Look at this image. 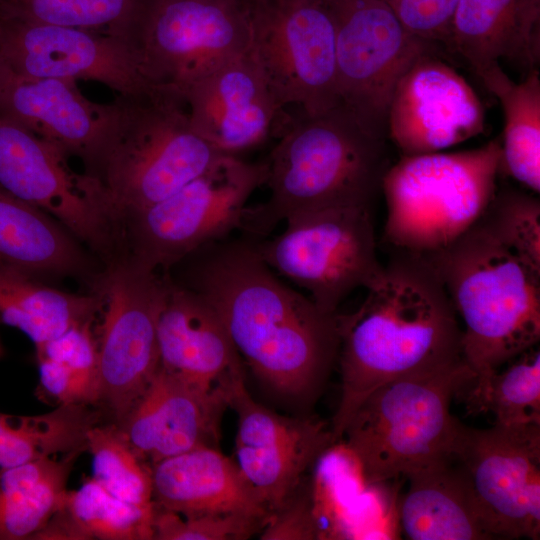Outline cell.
<instances>
[{
    "mask_svg": "<svg viewBox=\"0 0 540 540\" xmlns=\"http://www.w3.org/2000/svg\"><path fill=\"white\" fill-rule=\"evenodd\" d=\"M169 279L129 257L100 282L98 399L118 422L159 369L157 327Z\"/></svg>",
    "mask_w": 540,
    "mask_h": 540,
    "instance_id": "cell-12",
    "label": "cell"
},
{
    "mask_svg": "<svg viewBox=\"0 0 540 540\" xmlns=\"http://www.w3.org/2000/svg\"><path fill=\"white\" fill-rule=\"evenodd\" d=\"M337 27L338 105L372 136L387 138L394 89L437 45L410 33L382 0H329Z\"/></svg>",
    "mask_w": 540,
    "mask_h": 540,
    "instance_id": "cell-13",
    "label": "cell"
},
{
    "mask_svg": "<svg viewBox=\"0 0 540 540\" xmlns=\"http://www.w3.org/2000/svg\"><path fill=\"white\" fill-rule=\"evenodd\" d=\"M266 163L268 199L246 207L240 230L251 239L270 235L300 213L368 205L387 170L385 140L365 131L343 107L284 121Z\"/></svg>",
    "mask_w": 540,
    "mask_h": 540,
    "instance_id": "cell-3",
    "label": "cell"
},
{
    "mask_svg": "<svg viewBox=\"0 0 540 540\" xmlns=\"http://www.w3.org/2000/svg\"><path fill=\"white\" fill-rule=\"evenodd\" d=\"M227 378L207 388L159 367L115 423L136 455L150 466L197 447H215L228 406Z\"/></svg>",
    "mask_w": 540,
    "mask_h": 540,
    "instance_id": "cell-19",
    "label": "cell"
},
{
    "mask_svg": "<svg viewBox=\"0 0 540 540\" xmlns=\"http://www.w3.org/2000/svg\"><path fill=\"white\" fill-rule=\"evenodd\" d=\"M82 453L42 458L0 472V540L34 539L61 507Z\"/></svg>",
    "mask_w": 540,
    "mask_h": 540,
    "instance_id": "cell-29",
    "label": "cell"
},
{
    "mask_svg": "<svg viewBox=\"0 0 540 540\" xmlns=\"http://www.w3.org/2000/svg\"><path fill=\"white\" fill-rule=\"evenodd\" d=\"M190 289L215 310L241 360L277 393L309 397L339 351L337 313L281 281L248 237L198 251Z\"/></svg>",
    "mask_w": 540,
    "mask_h": 540,
    "instance_id": "cell-1",
    "label": "cell"
},
{
    "mask_svg": "<svg viewBox=\"0 0 540 540\" xmlns=\"http://www.w3.org/2000/svg\"><path fill=\"white\" fill-rule=\"evenodd\" d=\"M153 501L183 516L270 513L237 464L216 447L201 446L151 466Z\"/></svg>",
    "mask_w": 540,
    "mask_h": 540,
    "instance_id": "cell-24",
    "label": "cell"
},
{
    "mask_svg": "<svg viewBox=\"0 0 540 540\" xmlns=\"http://www.w3.org/2000/svg\"><path fill=\"white\" fill-rule=\"evenodd\" d=\"M250 35L249 0H143L129 44L149 84L182 96L247 52Z\"/></svg>",
    "mask_w": 540,
    "mask_h": 540,
    "instance_id": "cell-10",
    "label": "cell"
},
{
    "mask_svg": "<svg viewBox=\"0 0 540 540\" xmlns=\"http://www.w3.org/2000/svg\"><path fill=\"white\" fill-rule=\"evenodd\" d=\"M266 521L241 514L183 516L155 505L153 539L241 540L262 530Z\"/></svg>",
    "mask_w": 540,
    "mask_h": 540,
    "instance_id": "cell-36",
    "label": "cell"
},
{
    "mask_svg": "<svg viewBox=\"0 0 540 540\" xmlns=\"http://www.w3.org/2000/svg\"><path fill=\"white\" fill-rule=\"evenodd\" d=\"M0 263L40 279L76 274L86 258L52 216L0 188Z\"/></svg>",
    "mask_w": 540,
    "mask_h": 540,
    "instance_id": "cell-27",
    "label": "cell"
},
{
    "mask_svg": "<svg viewBox=\"0 0 540 540\" xmlns=\"http://www.w3.org/2000/svg\"><path fill=\"white\" fill-rule=\"evenodd\" d=\"M0 58L25 76L96 81L120 96L156 88L129 42L108 34L0 18Z\"/></svg>",
    "mask_w": 540,
    "mask_h": 540,
    "instance_id": "cell-17",
    "label": "cell"
},
{
    "mask_svg": "<svg viewBox=\"0 0 540 540\" xmlns=\"http://www.w3.org/2000/svg\"><path fill=\"white\" fill-rule=\"evenodd\" d=\"M474 380L462 359L387 382L370 393L342 435L367 482L407 478L452 458L463 423L451 414L450 405Z\"/></svg>",
    "mask_w": 540,
    "mask_h": 540,
    "instance_id": "cell-6",
    "label": "cell"
},
{
    "mask_svg": "<svg viewBox=\"0 0 540 540\" xmlns=\"http://www.w3.org/2000/svg\"><path fill=\"white\" fill-rule=\"evenodd\" d=\"M42 389L59 405H97L95 391L58 361L36 355Z\"/></svg>",
    "mask_w": 540,
    "mask_h": 540,
    "instance_id": "cell-40",
    "label": "cell"
},
{
    "mask_svg": "<svg viewBox=\"0 0 540 540\" xmlns=\"http://www.w3.org/2000/svg\"><path fill=\"white\" fill-rule=\"evenodd\" d=\"M450 50L475 73L505 60L526 75L540 62V0H459Z\"/></svg>",
    "mask_w": 540,
    "mask_h": 540,
    "instance_id": "cell-25",
    "label": "cell"
},
{
    "mask_svg": "<svg viewBox=\"0 0 540 540\" xmlns=\"http://www.w3.org/2000/svg\"><path fill=\"white\" fill-rule=\"evenodd\" d=\"M226 385L228 406L238 418L235 462L271 515L294 496L310 465L334 443L331 430L319 420L283 416L253 400L243 368Z\"/></svg>",
    "mask_w": 540,
    "mask_h": 540,
    "instance_id": "cell-16",
    "label": "cell"
},
{
    "mask_svg": "<svg viewBox=\"0 0 540 540\" xmlns=\"http://www.w3.org/2000/svg\"><path fill=\"white\" fill-rule=\"evenodd\" d=\"M266 163L222 156L165 199L127 215L126 238L136 263L167 269L241 227L247 201L265 184Z\"/></svg>",
    "mask_w": 540,
    "mask_h": 540,
    "instance_id": "cell-8",
    "label": "cell"
},
{
    "mask_svg": "<svg viewBox=\"0 0 540 540\" xmlns=\"http://www.w3.org/2000/svg\"><path fill=\"white\" fill-rule=\"evenodd\" d=\"M413 35L450 49L452 20L459 0H382Z\"/></svg>",
    "mask_w": 540,
    "mask_h": 540,
    "instance_id": "cell-38",
    "label": "cell"
},
{
    "mask_svg": "<svg viewBox=\"0 0 540 540\" xmlns=\"http://www.w3.org/2000/svg\"><path fill=\"white\" fill-rule=\"evenodd\" d=\"M92 456V478L115 497L151 508L152 469L133 451L117 424H96L87 432Z\"/></svg>",
    "mask_w": 540,
    "mask_h": 540,
    "instance_id": "cell-34",
    "label": "cell"
},
{
    "mask_svg": "<svg viewBox=\"0 0 540 540\" xmlns=\"http://www.w3.org/2000/svg\"><path fill=\"white\" fill-rule=\"evenodd\" d=\"M272 239H253L264 262L304 289L317 307L336 314L353 290L381 273L368 205L317 209L288 218Z\"/></svg>",
    "mask_w": 540,
    "mask_h": 540,
    "instance_id": "cell-9",
    "label": "cell"
},
{
    "mask_svg": "<svg viewBox=\"0 0 540 540\" xmlns=\"http://www.w3.org/2000/svg\"><path fill=\"white\" fill-rule=\"evenodd\" d=\"M499 100L504 114L501 168L533 193L540 192V74L512 80L494 62L476 73Z\"/></svg>",
    "mask_w": 540,
    "mask_h": 540,
    "instance_id": "cell-31",
    "label": "cell"
},
{
    "mask_svg": "<svg viewBox=\"0 0 540 540\" xmlns=\"http://www.w3.org/2000/svg\"><path fill=\"white\" fill-rule=\"evenodd\" d=\"M397 502L400 534L411 540H487L454 458L407 477Z\"/></svg>",
    "mask_w": 540,
    "mask_h": 540,
    "instance_id": "cell-26",
    "label": "cell"
},
{
    "mask_svg": "<svg viewBox=\"0 0 540 540\" xmlns=\"http://www.w3.org/2000/svg\"><path fill=\"white\" fill-rule=\"evenodd\" d=\"M4 0H0V3L3 2Z\"/></svg>",
    "mask_w": 540,
    "mask_h": 540,
    "instance_id": "cell-41",
    "label": "cell"
},
{
    "mask_svg": "<svg viewBox=\"0 0 540 540\" xmlns=\"http://www.w3.org/2000/svg\"><path fill=\"white\" fill-rule=\"evenodd\" d=\"M94 319L77 324L58 337L36 346V355L60 362L89 385L98 399V343Z\"/></svg>",
    "mask_w": 540,
    "mask_h": 540,
    "instance_id": "cell-37",
    "label": "cell"
},
{
    "mask_svg": "<svg viewBox=\"0 0 540 540\" xmlns=\"http://www.w3.org/2000/svg\"><path fill=\"white\" fill-rule=\"evenodd\" d=\"M480 387L468 386L470 414L491 413L500 426L540 425V352L536 346L510 361Z\"/></svg>",
    "mask_w": 540,
    "mask_h": 540,
    "instance_id": "cell-32",
    "label": "cell"
},
{
    "mask_svg": "<svg viewBox=\"0 0 540 540\" xmlns=\"http://www.w3.org/2000/svg\"><path fill=\"white\" fill-rule=\"evenodd\" d=\"M160 368L211 388L242 360L211 305L187 286L170 279L157 327Z\"/></svg>",
    "mask_w": 540,
    "mask_h": 540,
    "instance_id": "cell-23",
    "label": "cell"
},
{
    "mask_svg": "<svg viewBox=\"0 0 540 540\" xmlns=\"http://www.w3.org/2000/svg\"><path fill=\"white\" fill-rule=\"evenodd\" d=\"M109 104L86 98L76 82L16 73L0 58V117L85 161L105 125Z\"/></svg>",
    "mask_w": 540,
    "mask_h": 540,
    "instance_id": "cell-22",
    "label": "cell"
},
{
    "mask_svg": "<svg viewBox=\"0 0 540 540\" xmlns=\"http://www.w3.org/2000/svg\"><path fill=\"white\" fill-rule=\"evenodd\" d=\"M478 222L540 274V201L536 194L512 188L496 191Z\"/></svg>",
    "mask_w": 540,
    "mask_h": 540,
    "instance_id": "cell-35",
    "label": "cell"
},
{
    "mask_svg": "<svg viewBox=\"0 0 540 540\" xmlns=\"http://www.w3.org/2000/svg\"><path fill=\"white\" fill-rule=\"evenodd\" d=\"M464 323L462 357L480 387L540 339V274L479 222L450 246L423 256Z\"/></svg>",
    "mask_w": 540,
    "mask_h": 540,
    "instance_id": "cell-5",
    "label": "cell"
},
{
    "mask_svg": "<svg viewBox=\"0 0 540 540\" xmlns=\"http://www.w3.org/2000/svg\"><path fill=\"white\" fill-rule=\"evenodd\" d=\"M301 486L282 508L268 517L261 539H318L310 488L302 491Z\"/></svg>",
    "mask_w": 540,
    "mask_h": 540,
    "instance_id": "cell-39",
    "label": "cell"
},
{
    "mask_svg": "<svg viewBox=\"0 0 540 540\" xmlns=\"http://www.w3.org/2000/svg\"><path fill=\"white\" fill-rule=\"evenodd\" d=\"M182 97L192 128L226 156L263 143L285 120L249 50L194 82Z\"/></svg>",
    "mask_w": 540,
    "mask_h": 540,
    "instance_id": "cell-20",
    "label": "cell"
},
{
    "mask_svg": "<svg viewBox=\"0 0 540 540\" xmlns=\"http://www.w3.org/2000/svg\"><path fill=\"white\" fill-rule=\"evenodd\" d=\"M67 158L54 144L0 117V188L109 256L121 231L118 219L97 181L74 172Z\"/></svg>",
    "mask_w": 540,
    "mask_h": 540,
    "instance_id": "cell-15",
    "label": "cell"
},
{
    "mask_svg": "<svg viewBox=\"0 0 540 540\" xmlns=\"http://www.w3.org/2000/svg\"><path fill=\"white\" fill-rule=\"evenodd\" d=\"M99 294L81 295L47 286L20 269L0 263V321L27 335L35 347L100 312Z\"/></svg>",
    "mask_w": 540,
    "mask_h": 540,
    "instance_id": "cell-28",
    "label": "cell"
},
{
    "mask_svg": "<svg viewBox=\"0 0 540 540\" xmlns=\"http://www.w3.org/2000/svg\"><path fill=\"white\" fill-rule=\"evenodd\" d=\"M310 486L318 539H397V496L387 483H369L342 442L316 460Z\"/></svg>",
    "mask_w": 540,
    "mask_h": 540,
    "instance_id": "cell-21",
    "label": "cell"
},
{
    "mask_svg": "<svg viewBox=\"0 0 540 540\" xmlns=\"http://www.w3.org/2000/svg\"><path fill=\"white\" fill-rule=\"evenodd\" d=\"M143 0H4L0 18L76 28L129 38Z\"/></svg>",
    "mask_w": 540,
    "mask_h": 540,
    "instance_id": "cell-33",
    "label": "cell"
},
{
    "mask_svg": "<svg viewBox=\"0 0 540 540\" xmlns=\"http://www.w3.org/2000/svg\"><path fill=\"white\" fill-rule=\"evenodd\" d=\"M366 291L354 312L337 313L341 397L333 442L378 387L463 359L457 313L426 258L397 251Z\"/></svg>",
    "mask_w": 540,
    "mask_h": 540,
    "instance_id": "cell-2",
    "label": "cell"
},
{
    "mask_svg": "<svg viewBox=\"0 0 540 540\" xmlns=\"http://www.w3.org/2000/svg\"><path fill=\"white\" fill-rule=\"evenodd\" d=\"M501 143L458 152L402 156L387 168L384 240L398 252L428 256L474 226L496 193Z\"/></svg>",
    "mask_w": 540,
    "mask_h": 540,
    "instance_id": "cell-7",
    "label": "cell"
},
{
    "mask_svg": "<svg viewBox=\"0 0 540 540\" xmlns=\"http://www.w3.org/2000/svg\"><path fill=\"white\" fill-rule=\"evenodd\" d=\"M453 458L490 539L540 538L539 424H463Z\"/></svg>",
    "mask_w": 540,
    "mask_h": 540,
    "instance_id": "cell-14",
    "label": "cell"
},
{
    "mask_svg": "<svg viewBox=\"0 0 540 540\" xmlns=\"http://www.w3.org/2000/svg\"><path fill=\"white\" fill-rule=\"evenodd\" d=\"M155 506L139 507L112 495L92 477L68 490L61 507L34 539L151 540Z\"/></svg>",
    "mask_w": 540,
    "mask_h": 540,
    "instance_id": "cell-30",
    "label": "cell"
},
{
    "mask_svg": "<svg viewBox=\"0 0 540 540\" xmlns=\"http://www.w3.org/2000/svg\"><path fill=\"white\" fill-rule=\"evenodd\" d=\"M249 53L280 107L316 115L338 105L337 27L329 0H249Z\"/></svg>",
    "mask_w": 540,
    "mask_h": 540,
    "instance_id": "cell-11",
    "label": "cell"
},
{
    "mask_svg": "<svg viewBox=\"0 0 540 540\" xmlns=\"http://www.w3.org/2000/svg\"><path fill=\"white\" fill-rule=\"evenodd\" d=\"M222 156L192 128L183 97L156 87L109 103L84 173L97 181L121 226L127 215L170 196Z\"/></svg>",
    "mask_w": 540,
    "mask_h": 540,
    "instance_id": "cell-4",
    "label": "cell"
},
{
    "mask_svg": "<svg viewBox=\"0 0 540 540\" xmlns=\"http://www.w3.org/2000/svg\"><path fill=\"white\" fill-rule=\"evenodd\" d=\"M484 129L479 97L438 53L418 58L398 81L388 110L387 137L402 156L441 152Z\"/></svg>",
    "mask_w": 540,
    "mask_h": 540,
    "instance_id": "cell-18",
    "label": "cell"
}]
</instances>
